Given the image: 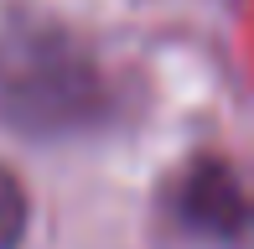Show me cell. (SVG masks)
<instances>
[{
    "label": "cell",
    "mask_w": 254,
    "mask_h": 249,
    "mask_svg": "<svg viewBox=\"0 0 254 249\" xmlns=\"http://www.w3.org/2000/svg\"><path fill=\"white\" fill-rule=\"evenodd\" d=\"M166 213H171V223H177L182 234H192V239H218V244L239 239V234L254 223L249 192L239 187V177L228 172V161H213V156L192 161L187 172L171 182Z\"/></svg>",
    "instance_id": "7a4b0ae2"
},
{
    "label": "cell",
    "mask_w": 254,
    "mask_h": 249,
    "mask_svg": "<svg viewBox=\"0 0 254 249\" xmlns=\"http://www.w3.org/2000/svg\"><path fill=\"white\" fill-rule=\"evenodd\" d=\"M21 234H26V192L0 166V249H16Z\"/></svg>",
    "instance_id": "3957f363"
},
{
    "label": "cell",
    "mask_w": 254,
    "mask_h": 249,
    "mask_svg": "<svg viewBox=\"0 0 254 249\" xmlns=\"http://www.w3.org/2000/svg\"><path fill=\"white\" fill-rule=\"evenodd\" d=\"M109 115L99 58L57 21L16 16L0 26V120L26 135L94 130Z\"/></svg>",
    "instance_id": "6da1fadb"
}]
</instances>
